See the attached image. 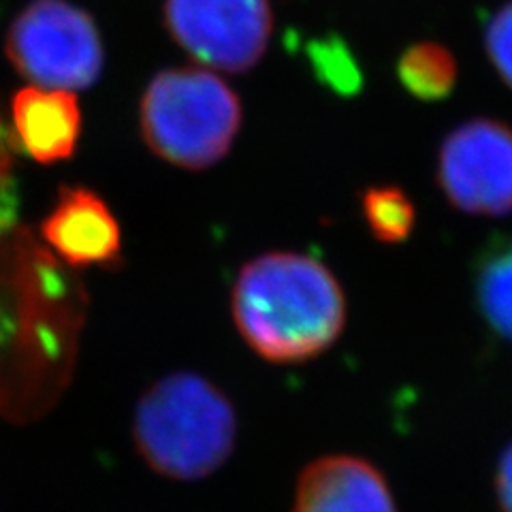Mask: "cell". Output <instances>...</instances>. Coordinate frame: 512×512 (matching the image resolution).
<instances>
[{
	"mask_svg": "<svg viewBox=\"0 0 512 512\" xmlns=\"http://www.w3.org/2000/svg\"><path fill=\"white\" fill-rule=\"evenodd\" d=\"M485 50L495 73L512 90V0L495 11L487 22Z\"/></svg>",
	"mask_w": 512,
	"mask_h": 512,
	"instance_id": "obj_13",
	"label": "cell"
},
{
	"mask_svg": "<svg viewBox=\"0 0 512 512\" xmlns=\"http://www.w3.org/2000/svg\"><path fill=\"white\" fill-rule=\"evenodd\" d=\"M361 214L378 242L402 244L412 235L416 210L399 186H372L361 195Z\"/></svg>",
	"mask_w": 512,
	"mask_h": 512,
	"instance_id": "obj_12",
	"label": "cell"
},
{
	"mask_svg": "<svg viewBox=\"0 0 512 512\" xmlns=\"http://www.w3.org/2000/svg\"><path fill=\"white\" fill-rule=\"evenodd\" d=\"M20 214V192L13 180L0 184V237H3Z\"/></svg>",
	"mask_w": 512,
	"mask_h": 512,
	"instance_id": "obj_15",
	"label": "cell"
},
{
	"mask_svg": "<svg viewBox=\"0 0 512 512\" xmlns=\"http://www.w3.org/2000/svg\"><path fill=\"white\" fill-rule=\"evenodd\" d=\"M399 84L423 103H440L453 94L459 67L453 52L436 41L406 47L395 67Z\"/></svg>",
	"mask_w": 512,
	"mask_h": 512,
	"instance_id": "obj_10",
	"label": "cell"
},
{
	"mask_svg": "<svg viewBox=\"0 0 512 512\" xmlns=\"http://www.w3.org/2000/svg\"><path fill=\"white\" fill-rule=\"evenodd\" d=\"M133 436L141 459L165 478L214 474L235 448L233 404L214 382L178 372L156 380L135 410Z\"/></svg>",
	"mask_w": 512,
	"mask_h": 512,
	"instance_id": "obj_2",
	"label": "cell"
},
{
	"mask_svg": "<svg viewBox=\"0 0 512 512\" xmlns=\"http://www.w3.org/2000/svg\"><path fill=\"white\" fill-rule=\"evenodd\" d=\"M495 491H498L500 508L512 512V442L500 457L498 472H495Z\"/></svg>",
	"mask_w": 512,
	"mask_h": 512,
	"instance_id": "obj_16",
	"label": "cell"
},
{
	"mask_svg": "<svg viewBox=\"0 0 512 512\" xmlns=\"http://www.w3.org/2000/svg\"><path fill=\"white\" fill-rule=\"evenodd\" d=\"M440 190L455 210L474 216L512 212V128L474 118L455 126L438 150Z\"/></svg>",
	"mask_w": 512,
	"mask_h": 512,
	"instance_id": "obj_6",
	"label": "cell"
},
{
	"mask_svg": "<svg viewBox=\"0 0 512 512\" xmlns=\"http://www.w3.org/2000/svg\"><path fill=\"white\" fill-rule=\"evenodd\" d=\"M41 233L71 265L107 267L120 261L118 220L107 203L84 186H62L54 210L41 224Z\"/></svg>",
	"mask_w": 512,
	"mask_h": 512,
	"instance_id": "obj_7",
	"label": "cell"
},
{
	"mask_svg": "<svg viewBox=\"0 0 512 512\" xmlns=\"http://www.w3.org/2000/svg\"><path fill=\"white\" fill-rule=\"evenodd\" d=\"M18 137H15L13 126L7 122L5 111L0 107V184L11 180V171L15 169L18 160Z\"/></svg>",
	"mask_w": 512,
	"mask_h": 512,
	"instance_id": "obj_14",
	"label": "cell"
},
{
	"mask_svg": "<svg viewBox=\"0 0 512 512\" xmlns=\"http://www.w3.org/2000/svg\"><path fill=\"white\" fill-rule=\"evenodd\" d=\"M7 56L32 84L86 90L103 71V43L90 15L67 0H32L7 35Z\"/></svg>",
	"mask_w": 512,
	"mask_h": 512,
	"instance_id": "obj_4",
	"label": "cell"
},
{
	"mask_svg": "<svg viewBox=\"0 0 512 512\" xmlns=\"http://www.w3.org/2000/svg\"><path fill=\"white\" fill-rule=\"evenodd\" d=\"M165 24L207 67L246 73L267 52L274 11L269 0H167Z\"/></svg>",
	"mask_w": 512,
	"mask_h": 512,
	"instance_id": "obj_5",
	"label": "cell"
},
{
	"mask_svg": "<svg viewBox=\"0 0 512 512\" xmlns=\"http://www.w3.org/2000/svg\"><path fill=\"white\" fill-rule=\"evenodd\" d=\"M139 124L156 156L199 171L231 152L242 128V103L212 71L171 69L158 73L143 94Z\"/></svg>",
	"mask_w": 512,
	"mask_h": 512,
	"instance_id": "obj_3",
	"label": "cell"
},
{
	"mask_svg": "<svg viewBox=\"0 0 512 512\" xmlns=\"http://www.w3.org/2000/svg\"><path fill=\"white\" fill-rule=\"evenodd\" d=\"M11 126L20 148L43 165L73 156L82 114L69 90L24 88L11 99Z\"/></svg>",
	"mask_w": 512,
	"mask_h": 512,
	"instance_id": "obj_9",
	"label": "cell"
},
{
	"mask_svg": "<svg viewBox=\"0 0 512 512\" xmlns=\"http://www.w3.org/2000/svg\"><path fill=\"white\" fill-rule=\"evenodd\" d=\"M231 308L256 355L297 363L325 352L346 325V297L333 271L310 254L269 252L239 271Z\"/></svg>",
	"mask_w": 512,
	"mask_h": 512,
	"instance_id": "obj_1",
	"label": "cell"
},
{
	"mask_svg": "<svg viewBox=\"0 0 512 512\" xmlns=\"http://www.w3.org/2000/svg\"><path fill=\"white\" fill-rule=\"evenodd\" d=\"M293 512H399L384 474L363 457L327 455L301 472Z\"/></svg>",
	"mask_w": 512,
	"mask_h": 512,
	"instance_id": "obj_8",
	"label": "cell"
},
{
	"mask_svg": "<svg viewBox=\"0 0 512 512\" xmlns=\"http://www.w3.org/2000/svg\"><path fill=\"white\" fill-rule=\"evenodd\" d=\"M476 297L493 331L512 342V237H495L480 252Z\"/></svg>",
	"mask_w": 512,
	"mask_h": 512,
	"instance_id": "obj_11",
	"label": "cell"
}]
</instances>
